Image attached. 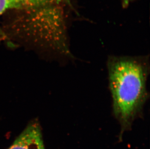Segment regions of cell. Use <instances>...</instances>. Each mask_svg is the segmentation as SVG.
I'll return each mask as SVG.
<instances>
[{"label": "cell", "instance_id": "6da1fadb", "mask_svg": "<svg viewBox=\"0 0 150 149\" xmlns=\"http://www.w3.org/2000/svg\"><path fill=\"white\" fill-rule=\"evenodd\" d=\"M149 59L110 56L108 66L109 89L115 117L123 127L130 125L148 98Z\"/></svg>", "mask_w": 150, "mask_h": 149}, {"label": "cell", "instance_id": "5b68a950", "mask_svg": "<svg viewBox=\"0 0 150 149\" xmlns=\"http://www.w3.org/2000/svg\"><path fill=\"white\" fill-rule=\"evenodd\" d=\"M41 2H47V3H51V2H56V1H68V0H38Z\"/></svg>", "mask_w": 150, "mask_h": 149}, {"label": "cell", "instance_id": "3957f363", "mask_svg": "<svg viewBox=\"0 0 150 149\" xmlns=\"http://www.w3.org/2000/svg\"><path fill=\"white\" fill-rule=\"evenodd\" d=\"M31 0H0V15L9 9L21 10L29 7Z\"/></svg>", "mask_w": 150, "mask_h": 149}, {"label": "cell", "instance_id": "277c9868", "mask_svg": "<svg viewBox=\"0 0 150 149\" xmlns=\"http://www.w3.org/2000/svg\"><path fill=\"white\" fill-rule=\"evenodd\" d=\"M135 0H122V5L124 8L127 7L131 3H133Z\"/></svg>", "mask_w": 150, "mask_h": 149}, {"label": "cell", "instance_id": "7a4b0ae2", "mask_svg": "<svg viewBox=\"0 0 150 149\" xmlns=\"http://www.w3.org/2000/svg\"><path fill=\"white\" fill-rule=\"evenodd\" d=\"M8 149H45L40 126L29 125Z\"/></svg>", "mask_w": 150, "mask_h": 149}]
</instances>
